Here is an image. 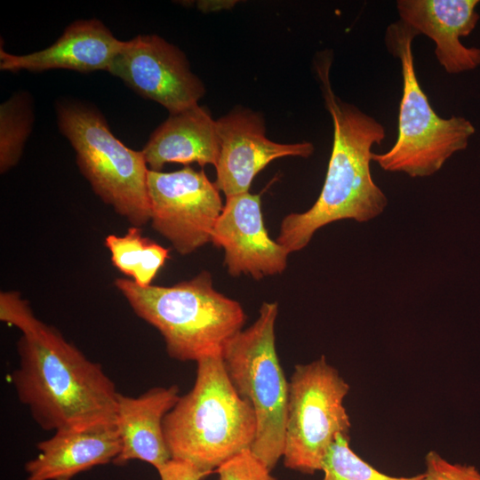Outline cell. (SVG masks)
Here are the masks:
<instances>
[{
	"label": "cell",
	"instance_id": "6da1fadb",
	"mask_svg": "<svg viewBox=\"0 0 480 480\" xmlns=\"http://www.w3.org/2000/svg\"><path fill=\"white\" fill-rule=\"evenodd\" d=\"M330 53H320L315 69L325 107L333 124V142L321 193L308 211L292 212L280 225L276 242L290 253L307 246L315 232L340 220L369 221L380 213L388 199L371 173L372 148L386 137L383 124L332 89Z\"/></svg>",
	"mask_w": 480,
	"mask_h": 480
},
{
	"label": "cell",
	"instance_id": "7a4b0ae2",
	"mask_svg": "<svg viewBox=\"0 0 480 480\" xmlns=\"http://www.w3.org/2000/svg\"><path fill=\"white\" fill-rule=\"evenodd\" d=\"M11 374L18 399L44 430L115 421L118 391L101 365L42 323L17 342Z\"/></svg>",
	"mask_w": 480,
	"mask_h": 480
},
{
	"label": "cell",
	"instance_id": "3957f363",
	"mask_svg": "<svg viewBox=\"0 0 480 480\" xmlns=\"http://www.w3.org/2000/svg\"><path fill=\"white\" fill-rule=\"evenodd\" d=\"M196 364L194 386L164 417V432L172 459L210 475L251 450L256 418L231 384L221 355L203 358Z\"/></svg>",
	"mask_w": 480,
	"mask_h": 480
},
{
	"label": "cell",
	"instance_id": "277c9868",
	"mask_svg": "<svg viewBox=\"0 0 480 480\" xmlns=\"http://www.w3.org/2000/svg\"><path fill=\"white\" fill-rule=\"evenodd\" d=\"M115 285L133 312L161 333L168 356L178 361L220 356L245 322L241 304L215 290L205 270L172 286L141 287L126 278L116 279Z\"/></svg>",
	"mask_w": 480,
	"mask_h": 480
},
{
	"label": "cell",
	"instance_id": "5b68a950",
	"mask_svg": "<svg viewBox=\"0 0 480 480\" xmlns=\"http://www.w3.org/2000/svg\"><path fill=\"white\" fill-rule=\"evenodd\" d=\"M417 36L400 20L387 28L386 45L399 59L403 77L398 135L388 151L372 153V161L387 172L427 177L438 172L454 153L465 149L476 130L467 118H443L431 107L415 72L412 41Z\"/></svg>",
	"mask_w": 480,
	"mask_h": 480
},
{
	"label": "cell",
	"instance_id": "8992f818",
	"mask_svg": "<svg viewBox=\"0 0 480 480\" xmlns=\"http://www.w3.org/2000/svg\"><path fill=\"white\" fill-rule=\"evenodd\" d=\"M277 314L276 302H263L256 321L231 338L221 353L231 384L256 418L251 452L270 471L283 458L289 394L276 348Z\"/></svg>",
	"mask_w": 480,
	"mask_h": 480
},
{
	"label": "cell",
	"instance_id": "52a82bcc",
	"mask_svg": "<svg viewBox=\"0 0 480 480\" xmlns=\"http://www.w3.org/2000/svg\"><path fill=\"white\" fill-rule=\"evenodd\" d=\"M60 132L76 151V164L95 194L134 227L150 221L147 165L142 151L127 148L103 116L82 104L58 108Z\"/></svg>",
	"mask_w": 480,
	"mask_h": 480
},
{
	"label": "cell",
	"instance_id": "ba28073f",
	"mask_svg": "<svg viewBox=\"0 0 480 480\" xmlns=\"http://www.w3.org/2000/svg\"><path fill=\"white\" fill-rule=\"evenodd\" d=\"M349 385L324 356L297 364L289 380L283 461L291 470L322 471L339 436H349L351 422L344 406Z\"/></svg>",
	"mask_w": 480,
	"mask_h": 480
},
{
	"label": "cell",
	"instance_id": "9c48e42d",
	"mask_svg": "<svg viewBox=\"0 0 480 480\" xmlns=\"http://www.w3.org/2000/svg\"><path fill=\"white\" fill-rule=\"evenodd\" d=\"M147 185L152 228L180 255L211 242L223 204L220 191L204 170H148Z\"/></svg>",
	"mask_w": 480,
	"mask_h": 480
},
{
	"label": "cell",
	"instance_id": "30bf717a",
	"mask_svg": "<svg viewBox=\"0 0 480 480\" xmlns=\"http://www.w3.org/2000/svg\"><path fill=\"white\" fill-rule=\"evenodd\" d=\"M108 71L143 97L163 105L170 115L198 105L205 92L184 53L156 35L126 41Z\"/></svg>",
	"mask_w": 480,
	"mask_h": 480
},
{
	"label": "cell",
	"instance_id": "8fae6325",
	"mask_svg": "<svg viewBox=\"0 0 480 480\" xmlns=\"http://www.w3.org/2000/svg\"><path fill=\"white\" fill-rule=\"evenodd\" d=\"M217 123L219 156L215 185L227 196L249 192L255 176L275 159L308 157L314 145L308 141L277 143L266 136L263 116L237 107Z\"/></svg>",
	"mask_w": 480,
	"mask_h": 480
},
{
	"label": "cell",
	"instance_id": "7c38bea8",
	"mask_svg": "<svg viewBox=\"0 0 480 480\" xmlns=\"http://www.w3.org/2000/svg\"><path fill=\"white\" fill-rule=\"evenodd\" d=\"M211 242L224 250V263L232 276L256 280L281 274L290 252L272 240L265 228L260 195L250 192L226 197Z\"/></svg>",
	"mask_w": 480,
	"mask_h": 480
},
{
	"label": "cell",
	"instance_id": "4fadbf2b",
	"mask_svg": "<svg viewBox=\"0 0 480 480\" xmlns=\"http://www.w3.org/2000/svg\"><path fill=\"white\" fill-rule=\"evenodd\" d=\"M478 0H398L400 20L429 37L444 69L452 75L480 66V48L465 46L460 38L476 27Z\"/></svg>",
	"mask_w": 480,
	"mask_h": 480
},
{
	"label": "cell",
	"instance_id": "5bb4252c",
	"mask_svg": "<svg viewBox=\"0 0 480 480\" xmlns=\"http://www.w3.org/2000/svg\"><path fill=\"white\" fill-rule=\"evenodd\" d=\"M24 467L26 480H71L99 465L114 462L121 451L116 421L55 431L36 445Z\"/></svg>",
	"mask_w": 480,
	"mask_h": 480
},
{
	"label": "cell",
	"instance_id": "9a60e30c",
	"mask_svg": "<svg viewBox=\"0 0 480 480\" xmlns=\"http://www.w3.org/2000/svg\"><path fill=\"white\" fill-rule=\"evenodd\" d=\"M180 396L177 385L152 388L138 396L118 393L115 421L121 451L115 464L139 460L158 470L172 460L164 419Z\"/></svg>",
	"mask_w": 480,
	"mask_h": 480
},
{
	"label": "cell",
	"instance_id": "2e32d148",
	"mask_svg": "<svg viewBox=\"0 0 480 480\" xmlns=\"http://www.w3.org/2000/svg\"><path fill=\"white\" fill-rule=\"evenodd\" d=\"M126 41L116 38L100 20H83L70 24L49 47L25 55L0 50V68L4 71H43L66 68L80 72L108 70Z\"/></svg>",
	"mask_w": 480,
	"mask_h": 480
},
{
	"label": "cell",
	"instance_id": "e0dca14e",
	"mask_svg": "<svg viewBox=\"0 0 480 480\" xmlns=\"http://www.w3.org/2000/svg\"><path fill=\"white\" fill-rule=\"evenodd\" d=\"M219 149L216 120L206 108L196 105L170 115L152 133L142 154L149 170L161 172L169 163L215 166Z\"/></svg>",
	"mask_w": 480,
	"mask_h": 480
},
{
	"label": "cell",
	"instance_id": "ac0fdd59",
	"mask_svg": "<svg viewBox=\"0 0 480 480\" xmlns=\"http://www.w3.org/2000/svg\"><path fill=\"white\" fill-rule=\"evenodd\" d=\"M105 246L113 265L141 287L151 285L169 257V249L142 236L139 227L132 226L124 236L108 235Z\"/></svg>",
	"mask_w": 480,
	"mask_h": 480
},
{
	"label": "cell",
	"instance_id": "d6986e66",
	"mask_svg": "<svg viewBox=\"0 0 480 480\" xmlns=\"http://www.w3.org/2000/svg\"><path fill=\"white\" fill-rule=\"evenodd\" d=\"M32 116L23 96H14L0 108V170L4 173L20 160L31 131Z\"/></svg>",
	"mask_w": 480,
	"mask_h": 480
},
{
	"label": "cell",
	"instance_id": "ffe728a7",
	"mask_svg": "<svg viewBox=\"0 0 480 480\" xmlns=\"http://www.w3.org/2000/svg\"><path fill=\"white\" fill-rule=\"evenodd\" d=\"M321 480H422L423 473L412 476L384 474L362 458L349 445V436H339L324 460Z\"/></svg>",
	"mask_w": 480,
	"mask_h": 480
},
{
	"label": "cell",
	"instance_id": "44dd1931",
	"mask_svg": "<svg viewBox=\"0 0 480 480\" xmlns=\"http://www.w3.org/2000/svg\"><path fill=\"white\" fill-rule=\"evenodd\" d=\"M216 472L219 480H276L251 450L228 460L220 466Z\"/></svg>",
	"mask_w": 480,
	"mask_h": 480
},
{
	"label": "cell",
	"instance_id": "7402d4cb",
	"mask_svg": "<svg viewBox=\"0 0 480 480\" xmlns=\"http://www.w3.org/2000/svg\"><path fill=\"white\" fill-rule=\"evenodd\" d=\"M0 319L15 326L22 334L35 331L43 322L37 319L28 303L18 292H1Z\"/></svg>",
	"mask_w": 480,
	"mask_h": 480
},
{
	"label": "cell",
	"instance_id": "603a6c76",
	"mask_svg": "<svg viewBox=\"0 0 480 480\" xmlns=\"http://www.w3.org/2000/svg\"><path fill=\"white\" fill-rule=\"evenodd\" d=\"M422 480H480V471L472 465L452 463L436 451L425 456Z\"/></svg>",
	"mask_w": 480,
	"mask_h": 480
},
{
	"label": "cell",
	"instance_id": "cb8c5ba5",
	"mask_svg": "<svg viewBox=\"0 0 480 480\" xmlns=\"http://www.w3.org/2000/svg\"><path fill=\"white\" fill-rule=\"evenodd\" d=\"M157 472L160 480H202L209 475L190 463L173 459Z\"/></svg>",
	"mask_w": 480,
	"mask_h": 480
},
{
	"label": "cell",
	"instance_id": "d4e9b609",
	"mask_svg": "<svg viewBox=\"0 0 480 480\" xmlns=\"http://www.w3.org/2000/svg\"><path fill=\"white\" fill-rule=\"evenodd\" d=\"M236 1H199L197 5L202 12H216L222 9H229Z\"/></svg>",
	"mask_w": 480,
	"mask_h": 480
}]
</instances>
